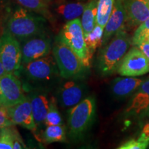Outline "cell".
I'll return each instance as SVG.
<instances>
[{"mask_svg": "<svg viewBox=\"0 0 149 149\" xmlns=\"http://www.w3.org/2000/svg\"><path fill=\"white\" fill-rule=\"evenodd\" d=\"M57 38L71 48L84 64L88 68L91 59L85 43L81 20L79 18L67 22L59 31Z\"/></svg>", "mask_w": 149, "mask_h": 149, "instance_id": "cell-6", "label": "cell"}, {"mask_svg": "<svg viewBox=\"0 0 149 149\" xmlns=\"http://www.w3.org/2000/svg\"><path fill=\"white\" fill-rule=\"evenodd\" d=\"M14 125L9 117L8 109L6 107L0 109V130L7 126Z\"/></svg>", "mask_w": 149, "mask_h": 149, "instance_id": "cell-28", "label": "cell"}, {"mask_svg": "<svg viewBox=\"0 0 149 149\" xmlns=\"http://www.w3.org/2000/svg\"><path fill=\"white\" fill-rule=\"evenodd\" d=\"M126 12V24L130 29L138 27L149 17V4L146 0H122Z\"/></svg>", "mask_w": 149, "mask_h": 149, "instance_id": "cell-13", "label": "cell"}, {"mask_svg": "<svg viewBox=\"0 0 149 149\" xmlns=\"http://www.w3.org/2000/svg\"><path fill=\"white\" fill-rule=\"evenodd\" d=\"M148 146H149V145H148Z\"/></svg>", "mask_w": 149, "mask_h": 149, "instance_id": "cell-41", "label": "cell"}, {"mask_svg": "<svg viewBox=\"0 0 149 149\" xmlns=\"http://www.w3.org/2000/svg\"><path fill=\"white\" fill-rule=\"evenodd\" d=\"M126 12L122 0H115L113 11L104 28L102 46L107 44L119 31L125 29Z\"/></svg>", "mask_w": 149, "mask_h": 149, "instance_id": "cell-14", "label": "cell"}, {"mask_svg": "<svg viewBox=\"0 0 149 149\" xmlns=\"http://www.w3.org/2000/svg\"><path fill=\"white\" fill-rule=\"evenodd\" d=\"M146 1H147V3H148V4H149V0H146Z\"/></svg>", "mask_w": 149, "mask_h": 149, "instance_id": "cell-38", "label": "cell"}, {"mask_svg": "<svg viewBox=\"0 0 149 149\" xmlns=\"http://www.w3.org/2000/svg\"><path fill=\"white\" fill-rule=\"evenodd\" d=\"M2 107H3V106L2 105V104H1V102H0V109H1Z\"/></svg>", "mask_w": 149, "mask_h": 149, "instance_id": "cell-35", "label": "cell"}, {"mask_svg": "<svg viewBox=\"0 0 149 149\" xmlns=\"http://www.w3.org/2000/svg\"><path fill=\"white\" fill-rule=\"evenodd\" d=\"M13 133V149H23L27 147L24 144L23 139L19 133L18 130L15 128L14 125L12 126Z\"/></svg>", "mask_w": 149, "mask_h": 149, "instance_id": "cell-29", "label": "cell"}, {"mask_svg": "<svg viewBox=\"0 0 149 149\" xmlns=\"http://www.w3.org/2000/svg\"><path fill=\"white\" fill-rule=\"evenodd\" d=\"M4 1H5V0H0V3L4 2Z\"/></svg>", "mask_w": 149, "mask_h": 149, "instance_id": "cell-36", "label": "cell"}, {"mask_svg": "<svg viewBox=\"0 0 149 149\" xmlns=\"http://www.w3.org/2000/svg\"><path fill=\"white\" fill-rule=\"evenodd\" d=\"M46 1H48V0H46Z\"/></svg>", "mask_w": 149, "mask_h": 149, "instance_id": "cell-39", "label": "cell"}, {"mask_svg": "<svg viewBox=\"0 0 149 149\" xmlns=\"http://www.w3.org/2000/svg\"><path fill=\"white\" fill-rule=\"evenodd\" d=\"M15 74L21 76L24 91H48L60 82V73L53 53L42 58L22 64Z\"/></svg>", "mask_w": 149, "mask_h": 149, "instance_id": "cell-1", "label": "cell"}, {"mask_svg": "<svg viewBox=\"0 0 149 149\" xmlns=\"http://www.w3.org/2000/svg\"><path fill=\"white\" fill-rule=\"evenodd\" d=\"M0 131H1V130H0Z\"/></svg>", "mask_w": 149, "mask_h": 149, "instance_id": "cell-40", "label": "cell"}, {"mask_svg": "<svg viewBox=\"0 0 149 149\" xmlns=\"http://www.w3.org/2000/svg\"><path fill=\"white\" fill-rule=\"evenodd\" d=\"M139 139H141V140L149 142V118L146 124H144V126H143V128L142 130H141Z\"/></svg>", "mask_w": 149, "mask_h": 149, "instance_id": "cell-30", "label": "cell"}, {"mask_svg": "<svg viewBox=\"0 0 149 149\" xmlns=\"http://www.w3.org/2000/svg\"><path fill=\"white\" fill-rule=\"evenodd\" d=\"M0 59L8 73H15L22 66L20 42L6 29L0 37Z\"/></svg>", "mask_w": 149, "mask_h": 149, "instance_id": "cell-8", "label": "cell"}, {"mask_svg": "<svg viewBox=\"0 0 149 149\" xmlns=\"http://www.w3.org/2000/svg\"><path fill=\"white\" fill-rule=\"evenodd\" d=\"M6 73H8V72H6V71L4 67H3L2 64V62H1V59H0V77H2L3 75H4Z\"/></svg>", "mask_w": 149, "mask_h": 149, "instance_id": "cell-33", "label": "cell"}, {"mask_svg": "<svg viewBox=\"0 0 149 149\" xmlns=\"http://www.w3.org/2000/svg\"><path fill=\"white\" fill-rule=\"evenodd\" d=\"M104 29L96 24L95 27L88 35L84 37L85 43L86 45L89 58L91 60L93 54L95 52L98 46H102V37L104 35Z\"/></svg>", "mask_w": 149, "mask_h": 149, "instance_id": "cell-20", "label": "cell"}, {"mask_svg": "<svg viewBox=\"0 0 149 149\" xmlns=\"http://www.w3.org/2000/svg\"><path fill=\"white\" fill-rule=\"evenodd\" d=\"M46 23L45 17L17 6L9 15L5 29L21 42L46 31Z\"/></svg>", "mask_w": 149, "mask_h": 149, "instance_id": "cell-3", "label": "cell"}, {"mask_svg": "<svg viewBox=\"0 0 149 149\" xmlns=\"http://www.w3.org/2000/svg\"><path fill=\"white\" fill-rule=\"evenodd\" d=\"M149 142L141 140L139 138L130 139L129 140L125 141L117 147L118 149H145L148 146Z\"/></svg>", "mask_w": 149, "mask_h": 149, "instance_id": "cell-27", "label": "cell"}, {"mask_svg": "<svg viewBox=\"0 0 149 149\" xmlns=\"http://www.w3.org/2000/svg\"><path fill=\"white\" fill-rule=\"evenodd\" d=\"M52 53L55 57L61 78L84 77L86 74L88 67L84 64L71 48L57 37L53 46Z\"/></svg>", "mask_w": 149, "mask_h": 149, "instance_id": "cell-5", "label": "cell"}, {"mask_svg": "<svg viewBox=\"0 0 149 149\" xmlns=\"http://www.w3.org/2000/svg\"><path fill=\"white\" fill-rule=\"evenodd\" d=\"M83 78L73 77L60 81L55 98L61 107L70 109L84 99L88 89Z\"/></svg>", "mask_w": 149, "mask_h": 149, "instance_id": "cell-7", "label": "cell"}, {"mask_svg": "<svg viewBox=\"0 0 149 149\" xmlns=\"http://www.w3.org/2000/svg\"><path fill=\"white\" fill-rule=\"evenodd\" d=\"M115 0H98L97 11V24L102 28H105L110 16H111Z\"/></svg>", "mask_w": 149, "mask_h": 149, "instance_id": "cell-22", "label": "cell"}, {"mask_svg": "<svg viewBox=\"0 0 149 149\" xmlns=\"http://www.w3.org/2000/svg\"><path fill=\"white\" fill-rule=\"evenodd\" d=\"M146 41H147V42H149V36H148V38H147V40H146Z\"/></svg>", "mask_w": 149, "mask_h": 149, "instance_id": "cell-37", "label": "cell"}, {"mask_svg": "<svg viewBox=\"0 0 149 149\" xmlns=\"http://www.w3.org/2000/svg\"><path fill=\"white\" fill-rule=\"evenodd\" d=\"M28 97L30 98L32 107L33 116L37 128L44 125L46 115L50 106V100L48 99L47 91L42 90H33L29 91Z\"/></svg>", "mask_w": 149, "mask_h": 149, "instance_id": "cell-15", "label": "cell"}, {"mask_svg": "<svg viewBox=\"0 0 149 149\" xmlns=\"http://www.w3.org/2000/svg\"><path fill=\"white\" fill-rule=\"evenodd\" d=\"M137 91L146 93L147 94L149 95V78H148V79L146 80H144V81L143 80L142 83L141 84Z\"/></svg>", "mask_w": 149, "mask_h": 149, "instance_id": "cell-32", "label": "cell"}, {"mask_svg": "<svg viewBox=\"0 0 149 149\" xmlns=\"http://www.w3.org/2000/svg\"><path fill=\"white\" fill-rule=\"evenodd\" d=\"M97 0H91L88 3L86 4L81 20L84 37L92 32L93 30L97 24Z\"/></svg>", "mask_w": 149, "mask_h": 149, "instance_id": "cell-18", "label": "cell"}, {"mask_svg": "<svg viewBox=\"0 0 149 149\" xmlns=\"http://www.w3.org/2000/svg\"><path fill=\"white\" fill-rule=\"evenodd\" d=\"M95 99L88 97L68 111L67 133L72 141L81 140L92 126L96 114Z\"/></svg>", "mask_w": 149, "mask_h": 149, "instance_id": "cell-4", "label": "cell"}, {"mask_svg": "<svg viewBox=\"0 0 149 149\" xmlns=\"http://www.w3.org/2000/svg\"><path fill=\"white\" fill-rule=\"evenodd\" d=\"M12 126L3 128L0 131V149H13Z\"/></svg>", "mask_w": 149, "mask_h": 149, "instance_id": "cell-26", "label": "cell"}, {"mask_svg": "<svg viewBox=\"0 0 149 149\" xmlns=\"http://www.w3.org/2000/svg\"><path fill=\"white\" fill-rule=\"evenodd\" d=\"M137 46H138L139 49L144 53V55L146 56L147 58L149 59V42H147V41H145V42L141 43L140 44H139Z\"/></svg>", "mask_w": 149, "mask_h": 149, "instance_id": "cell-31", "label": "cell"}, {"mask_svg": "<svg viewBox=\"0 0 149 149\" xmlns=\"http://www.w3.org/2000/svg\"><path fill=\"white\" fill-rule=\"evenodd\" d=\"M85 6L81 2H59L55 3L53 8L57 16L69 22L82 15Z\"/></svg>", "mask_w": 149, "mask_h": 149, "instance_id": "cell-17", "label": "cell"}, {"mask_svg": "<svg viewBox=\"0 0 149 149\" xmlns=\"http://www.w3.org/2000/svg\"><path fill=\"white\" fill-rule=\"evenodd\" d=\"M117 72L126 77L146 74L149 72V59L138 46H135L126 53Z\"/></svg>", "mask_w": 149, "mask_h": 149, "instance_id": "cell-10", "label": "cell"}, {"mask_svg": "<svg viewBox=\"0 0 149 149\" xmlns=\"http://www.w3.org/2000/svg\"><path fill=\"white\" fill-rule=\"evenodd\" d=\"M20 44L22 64L42 58L51 53L52 50L51 38L46 31L26 39L22 41Z\"/></svg>", "mask_w": 149, "mask_h": 149, "instance_id": "cell-9", "label": "cell"}, {"mask_svg": "<svg viewBox=\"0 0 149 149\" xmlns=\"http://www.w3.org/2000/svg\"><path fill=\"white\" fill-rule=\"evenodd\" d=\"M149 36V17L141 23L135 30L133 37L132 44L133 46H138L141 43L146 41Z\"/></svg>", "mask_w": 149, "mask_h": 149, "instance_id": "cell-25", "label": "cell"}, {"mask_svg": "<svg viewBox=\"0 0 149 149\" xmlns=\"http://www.w3.org/2000/svg\"><path fill=\"white\" fill-rule=\"evenodd\" d=\"M132 44V38L122 29L100 50L97 58V69L102 77L112 75L119 66Z\"/></svg>", "mask_w": 149, "mask_h": 149, "instance_id": "cell-2", "label": "cell"}, {"mask_svg": "<svg viewBox=\"0 0 149 149\" xmlns=\"http://www.w3.org/2000/svg\"><path fill=\"white\" fill-rule=\"evenodd\" d=\"M63 121L57 108V102L55 97H51L50 99V106L46 115L44 126L61 125Z\"/></svg>", "mask_w": 149, "mask_h": 149, "instance_id": "cell-24", "label": "cell"}, {"mask_svg": "<svg viewBox=\"0 0 149 149\" xmlns=\"http://www.w3.org/2000/svg\"><path fill=\"white\" fill-rule=\"evenodd\" d=\"M24 8L28 10L40 14L45 17L46 18L50 17L51 12L46 0H17Z\"/></svg>", "mask_w": 149, "mask_h": 149, "instance_id": "cell-23", "label": "cell"}, {"mask_svg": "<svg viewBox=\"0 0 149 149\" xmlns=\"http://www.w3.org/2000/svg\"><path fill=\"white\" fill-rule=\"evenodd\" d=\"M149 105V95L141 91H136L134 94L132 101L126 113H132L133 114H142Z\"/></svg>", "mask_w": 149, "mask_h": 149, "instance_id": "cell-21", "label": "cell"}, {"mask_svg": "<svg viewBox=\"0 0 149 149\" xmlns=\"http://www.w3.org/2000/svg\"><path fill=\"white\" fill-rule=\"evenodd\" d=\"M9 117L14 125H19L30 130H36L31 100L26 96L18 104L7 108Z\"/></svg>", "mask_w": 149, "mask_h": 149, "instance_id": "cell-12", "label": "cell"}, {"mask_svg": "<svg viewBox=\"0 0 149 149\" xmlns=\"http://www.w3.org/2000/svg\"><path fill=\"white\" fill-rule=\"evenodd\" d=\"M19 78L15 73H6L0 77V102L8 108L22 102L26 97Z\"/></svg>", "mask_w": 149, "mask_h": 149, "instance_id": "cell-11", "label": "cell"}, {"mask_svg": "<svg viewBox=\"0 0 149 149\" xmlns=\"http://www.w3.org/2000/svg\"><path fill=\"white\" fill-rule=\"evenodd\" d=\"M142 115H144V116H146V117H149V105L148 106V107H147L146 111L142 113Z\"/></svg>", "mask_w": 149, "mask_h": 149, "instance_id": "cell-34", "label": "cell"}, {"mask_svg": "<svg viewBox=\"0 0 149 149\" xmlns=\"http://www.w3.org/2000/svg\"><path fill=\"white\" fill-rule=\"evenodd\" d=\"M143 79L133 77H117L111 83V93L118 100H124L134 94L142 83Z\"/></svg>", "mask_w": 149, "mask_h": 149, "instance_id": "cell-16", "label": "cell"}, {"mask_svg": "<svg viewBox=\"0 0 149 149\" xmlns=\"http://www.w3.org/2000/svg\"><path fill=\"white\" fill-rule=\"evenodd\" d=\"M67 128L64 124L46 126L42 135L43 140L46 144L66 141Z\"/></svg>", "mask_w": 149, "mask_h": 149, "instance_id": "cell-19", "label": "cell"}]
</instances>
